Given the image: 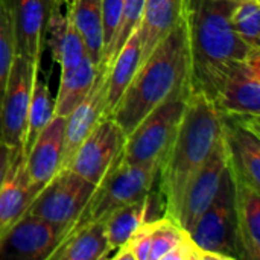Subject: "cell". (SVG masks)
<instances>
[{
    "label": "cell",
    "mask_w": 260,
    "mask_h": 260,
    "mask_svg": "<svg viewBox=\"0 0 260 260\" xmlns=\"http://www.w3.org/2000/svg\"><path fill=\"white\" fill-rule=\"evenodd\" d=\"M190 90L184 88L154 108L126 136L122 161L129 165H158L169 148L183 116Z\"/></svg>",
    "instance_id": "8992f818"
},
{
    "label": "cell",
    "mask_w": 260,
    "mask_h": 260,
    "mask_svg": "<svg viewBox=\"0 0 260 260\" xmlns=\"http://www.w3.org/2000/svg\"><path fill=\"white\" fill-rule=\"evenodd\" d=\"M14 56H15V43H14L9 0H0V104H2V98L5 93V87Z\"/></svg>",
    "instance_id": "f546056e"
},
{
    "label": "cell",
    "mask_w": 260,
    "mask_h": 260,
    "mask_svg": "<svg viewBox=\"0 0 260 260\" xmlns=\"http://www.w3.org/2000/svg\"><path fill=\"white\" fill-rule=\"evenodd\" d=\"M184 88H189V46L183 17L139 66L110 117L128 136L154 108Z\"/></svg>",
    "instance_id": "3957f363"
},
{
    "label": "cell",
    "mask_w": 260,
    "mask_h": 260,
    "mask_svg": "<svg viewBox=\"0 0 260 260\" xmlns=\"http://www.w3.org/2000/svg\"><path fill=\"white\" fill-rule=\"evenodd\" d=\"M201 2L203 0H184V17L195 12L198 9V6L201 5Z\"/></svg>",
    "instance_id": "d6a6232c"
},
{
    "label": "cell",
    "mask_w": 260,
    "mask_h": 260,
    "mask_svg": "<svg viewBox=\"0 0 260 260\" xmlns=\"http://www.w3.org/2000/svg\"><path fill=\"white\" fill-rule=\"evenodd\" d=\"M227 168H229V154L224 139L221 136V140L215 148L212 157L209 158L206 166L198 172V175L192 180L184 195L177 222L183 225L187 232L192 230L195 222L215 200L221 187L222 178L227 172Z\"/></svg>",
    "instance_id": "2e32d148"
},
{
    "label": "cell",
    "mask_w": 260,
    "mask_h": 260,
    "mask_svg": "<svg viewBox=\"0 0 260 260\" xmlns=\"http://www.w3.org/2000/svg\"><path fill=\"white\" fill-rule=\"evenodd\" d=\"M232 0H203L184 17L189 46V90L215 101L229 75L260 49L248 46L232 27Z\"/></svg>",
    "instance_id": "7a4b0ae2"
},
{
    "label": "cell",
    "mask_w": 260,
    "mask_h": 260,
    "mask_svg": "<svg viewBox=\"0 0 260 260\" xmlns=\"http://www.w3.org/2000/svg\"><path fill=\"white\" fill-rule=\"evenodd\" d=\"M233 180V178H232ZM235 224L239 259H260V189L233 180Z\"/></svg>",
    "instance_id": "ac0fdd59"
},
{
    "label": "cell",
    "mask_w": 260,
    "mask_h": 260,
    "mask_svg": "<svg viewBox=\"0 0 260 260\" xmlns=\"http://www.w3.org/2000/svg\"><path fill=\"white\" fill-rule=\"evenodd\" d=\"M53 117V98L50 93L49 85V75L41 76L38 70L30 93L29 111H27V122H26V136H24V146L23 154L26 155L32 148L34 142L40 136V133L46 128V125Z\"/></svg>",
    "instance_id": "4316f807"
},
{
    "label": "cell",
    "mask_w": 260,
    "mask_h": 260,
    "mask_svg": "<svg viewBox=\"0 0 260 260\" xmlns=\"http://www.w3.org/2000/svg\"><path fill=\"white\" fill-rule=\"evenodd\" d=\"M66 117L53 116L24 155L27 187L34 198L59 172L64 148Z\"/></svg>",
    "instance_id": "9a60e30c"
},
{
    "label": "cell",
    "mask_w": 260,
    "mask_h": 260,
    "mask_svg": "<svg viewBox=\"0 0 260 260\" xmlns=\"http://www.w3.org/2000/svg\"><path fill=\"white\" fill-rule=\"evenodd\" d=\"M122 5L123 0H102V41H104L102 58L110 49L119 30L120 18H122Z\"/></svg>",
    "instance_id": "4dcf8cb0"
},
{
    "label": "cell",
    "mask_w": 260,
    "mask_h": 260,
    "mask_svg": "<svg viewBox=\"0 0 260 260\" xmlns=\"http://www.w3.org/2000/svg\"><path fill=\"white\" fill-rule=\"evenodd\" d=\"M32 200L24 172V154L14 149L9 171L0 187V241L26 213Z\"/></svg>",
    "instance_id": "ffe728a7"
},
{
    "label": "cell",
    "mask_w": 260,
    "mask_h": 260,
    "mask_svg": "<svg viewBox=\"0 0 260 260\" xmlns=\"http://www.w3.org/2000/svg\"><path fill=\"white\" fill-rule=\"evenodd\" d=\"M114 260H218L200 248L177 221L161 216L142 222L111 256Z\"/></svg>",
    "instance_id": "5b68a950"
},
{
    "label": "cell",
    "mask_w": 260,
    "mask_h": 260,
    "mask_svg": "<svg viewBox=\"0 0 260 260\" xmlns=\"http://www.w3.org/2000/svg\"><path fill=\"white\" fill-rule=\"evenodd\" d=\"M259 122L222 117V139L233 180L260 189Z\"/></svg>",
    "instance_id": "4fadbf2b"
},
{
    "label": "cell",
    "mask_w": 260,
    "mask_h": 260,
    "mask_svg": "<svg viewBox=\"0 0 260 260\" xmlns=\"http://www.w3.org/2000/svg\"><path fill=\"white\" fill-rule=\"evenodd\" d=\"M12 152H14V149H11L9 146H6L5 143L0 142V187H2V184H3V181L6 178L8 171H9Z\"/></svg>",
    "instance_id": "1f68e13d"
},
{
    "label": "cell",
    "mask_w": 260,
    "mask_h": 260,
    "mask_svg": "<svg viewBox=\"0 0 260 260\" xmlns=\"http://www.w3.org/2000/svg\"><path fill=\"white\" fill-rule=\"evenodd\" d=\"M260 2H235L230 11V24L251 47L260 49Z\"/></svg>",
    "instance_id": "83f0119b"
},
{
    "label": "cell",
    "mask_w": 260,
    "mask_h": 260,
    "mask_svg": "<svg viewBox=\"0 0 260 260\" xmlns=\"http://www.w3.org/2000/svg\"><path fill=\"white\" fill-rule=\"evenodd\" d=\"M67 12L84 40L87 55L96 66H99L104 52L102 0H75Z\"/></svg>",
    "instance_id": "484cf974"
},
{
    "label": "cell",
    "mask_w": 260,
    "mask_h": 260,
    "mask_svg": "<svg viewBox=\"0 0 260 260\" xmlns=\"http://www.w3.org/2000/svg\"><path fill=\"white\" fill-rule=\"evenodd\" d=\"M46 30L50 34L49 46L52 59L59 66V70L72 69L87 56L84 40L61 0H52Z\"/></svg>",
    "instance_id": "d6986e66"
},
{
    "label": "cell",
    "mask_w": 260,
    "mask_h": 260,
    "mask_svg": "<svg viewBox=\"0 0 260 260\" xmlns=\"http://www.w3.org/2000/svg\"><path fill=\"white\" fill-rule=\"evenodd\" d=\"M107 88H108V69L107 66H99L96 81L88 91V94L69 113L66 117L64 128V148L59 171L66 169L70 158L85 140V137L93 131L102 117H105L107 104Z\"/></svg>",
    "instance_id": "5bb4252c"
},
{
    "label": "cell",
    "mask_w": 260,
    "mask_h": 260,
    "mask_svg": "<svg viewBox=\"0 0 260 260\" xmlns=\"http://www.w3.org/2000/svg\"><path fill=\"white\" fill-rule=\"evenodd\" d=\"M94 189V184L78 174L62 169L37 193L26 212L61 227L66 235L81 215Z\"/></svg>",
    "instance_id": "ba28073f"
},
{
    "label": "cell",
    "mask_w": 260,
    "mask_h": 260,
    "mask_svg": "<svg viewBox=\"0 0 260 260\" xmlns=\"http://www.w3.org/2000/svg\"><path fill=\"white\" fill-rule=\"evenodd\" d=\"M15 53L40 69L46 38L47 6L43 0H9Z\"/></svg>",
    "instance_id": "e0dca14e"
},
{
    "label": "cell",
    "mask_w": 260,
    "mask_h": 260,
    "mask_svg": "<svg viewBox=\"0 0 260 260\" xmlns=\"http://www.w3.org/2000/svg\"><path fill=\"white\" fill-rule=\"evenodd\" d=\"M222 136V116L215 102L189 93L175 136L158 166V195L163 216L178 221L192 180L206 166Z\"/></svg>",
    "instance_id": "6da1fadb"
},
{
    "label": "cell",
    "mask_w": 260,
    "mask_h": 260,
    "mask_svg": "<svg viewBox=\"0 0 260 260\" xmlns=\"http://www.w3.org/2000/svg\"><path fill=\"white\" fill-rule=\"evenodd\" d=\"M184 17V0H146L139 35L142 44V61L163 41Z\"/></svg>",
    "instance_id": "44dd1931"
},
{
    "label": "cell",
    "mask_w": 260,
    "mask_h": 260,
    "mask_svg": "<svg viewBox=\"0 0 260 260\" xmlns=\"http://www.w3.org/2000/svg\"><path fill=\"white\" fill-rule=\"evenodd\" d=\"M145 2L146 0H123V5H122V18H120L119 30H117L116 38L113 40L110 49L104 55V58H102V61H101L99 66L110 64L113 61V58L116 56V53L119 52V49L125 44V41L128 40V37L139 27V23H140L142 14H143V8H145Z\"/></svg>",
    "instance_id": "f1b7e54d"
},
{
    "label": "cell",
    "mask_w": 260,
    "mask_h": 260,
    "mask_svg": "<svg viewBox=\"0 0 260 260\" xmlns=\"http://www.w3.org/2000/svg\"><path fill=\"white\" fill-rule=\"evenodd\" d=\"M213 102L222 117L259 122L260 52H254L229 75Z\"/></svg>",
    "instance_id": "8fae6325"
},
{
    "label": "cell",
    "mask_w": 260,
    "mask_h": 260,
    "mask_svg": "<svg viewBox=\"0 0 260 260\" xmlns=\"http://www.w3.org/2000/svg\"><path fill=\"white\" fill-rule=\"evenodd\" d=\"M189 233L200 248L216 256L218 260L239 259L235 224V186L229 168L215 200Z\"/></svg>",
    "instance_id": "52a82bcc"
},
{
    "label": "cell",
    "mask_w": 260,
    "mask_h": 260,
    "mask_svg": "<svg viewBox=\"0 0 260 260\" xmlns=\"http://www.w3.org/2000/svg\"><path fill=\"white\" fill-rule=\"evenodd\" d=\"M43 3H44V5L47 6V9H49V8H50V3H52V0H43Z\"/></svg>",
    "instance_id": "e575fe53"
},
{
    "label": "cell",
    "mask_w": 260,
    "mask_h": 260,
    "mask_svg": "<svg viewBox=\"0 0 260 260\" xmlns=\"http://www.w3.org/2000/svg\"><path fill=\"white\" fill-rule=\"evenodd\" d=\"M154 201H155V195L152 192L140 201L113 210L102 219L105 236L111 248V256L131 238V235L137 230V227L148 219Z\"/></svg>",
    "instance_id": "d4e9b609"
},
{
    "label": "cell",
    "mask_w": 260,
    "mask_h": 260,
    "mask_svg": "<svg viewBox=\"0 0 260 260\" xmlns=\"http://www.w3.org/2000/svg\"><path fill=\"white\" fill-rule=\"evenodd\" d=\"M125 139V133L113 117H102L79 145L66 169L98 186L120 161Z\"/></svg>",
    "instance_id": "9c48e42d"
},
{
    "label": "cell",
    "mask_w": 260,
    "mask_h": 260,
    "mask_svg": "<svg viewBox=\"0 0 260 260\" xmlns=\"http://www.w3.org/2000/svg\"><path fill=\"white\" fill-rule=\"evenodd\" d=\"M64 230L38 216L24 213L2 238V260H49Z\"/></svg>",
    "instance_id": "7c38bea8"
},
{
    "label": "cell",
    "mask_w": 260,
    "mask_h": 260,
    "mask_svg": "<svg viewBox=\"0 0 260 260\" xmlns=\"http://www.w3.org/2000/svg\"><path fill=\"white\" fill-rule=\"evenodd\" d=\"M232 2H244V0H232ZM257 2H260V0H257Z\"/></svg>",
    "instance_id": "d590c367"
},
{
    "label": "cell",
    "mask_w": 260,
    "mask_h": 260,
    "mask_svg": "<svg viewBox=\"0 0 260 260\" xmlns=\"http://www.w3.org/2000/svg\"><path fill=\"white\" fill-rule=\"evenodd\" d=\"M73 2H75V0H61V3L64 5V8H66V9H69V8H72V5H73Z\"/></svg>",
    "instance_id": "836d02e7"
},
{
    "label": "cell",
    "mask_w": 260,
    "mask_h": 260,
    "mask_svg": "<svg viewBox=\"0 0 260 260\" xmlns=\"http://www.w3.org/2000/svg\"><path fill=\"white\" fill-rule=\"evenodd\" d=\"M111 257L102 221L87 224L67 235L49 260H102Z\"/></svg>",
    "instance_id": "7402d4cb"
},
{
    "label": "cell",
    "mask_w": 260,
    "mask_h": 260,
    "mask_svg": "<svg viewBox=\"0 0 260 260\" xmlns=\"http://www.w3.org/2000/svg\"><path fill=\"white\" fill-rule=\"evenodd\" d=\"M40 69L15 53L0 104V142L23 151L34 78Z\"/></svg>",
    "instance_id": "30bf717a"
},
{
    "label": "cell",
    "mask_w": 260,
    "mask_h": 260,
    "mask_svg": "<svg viewBox=\"0 0 260 260\" xmlns=\"http://www.w3.org/2000/svg\"><path fill=\"white\" fill-rule=\"evenodd\" d=\"M157 178L158 165H129L120 158V161L96 186L81 215L66 232L64 238L79 227L102 221L108 213L122 206L143 200L154 192Z\"/></svg>",
    "instance_id": "277c9868"
},
{
    "label": "cell",
    "mask_w": 260,
    "mask_h": 260,
    "mask_svg": "<svg viewBox=\"0 0 260 260\" xmlns=\"http://www.w3.org/2000/svg\"><path fill=\"white\" fill-rule=\"evenodd\" d=\"M142 61V44L139 29H136L125 44L119 49L116 56L108 69V88H107V104H105V116H110L134 78Z\"/></svg>",
    "instance_id": "603a6c76"
},
{
    "label": "cell",
    "mask_w": 260,
    "mask_h": 260,
    "mask_svg": "<svg viewBox=\"0 0 260 260\" xmlns=\"http://www.w3.org/2000/svg\"><path fill=\"white\" fill-rule=\"evenodd\" d=\"M98 69L99 67L87 55L78 66L61 70L58 93L53 99V116H69V113L91 90L98 76Z\"/></svg>",
    "instance_id": "cb8c5ba5"
}]
</instances>
